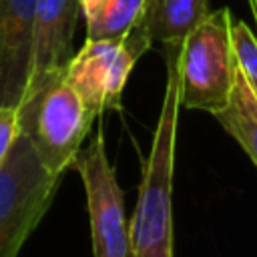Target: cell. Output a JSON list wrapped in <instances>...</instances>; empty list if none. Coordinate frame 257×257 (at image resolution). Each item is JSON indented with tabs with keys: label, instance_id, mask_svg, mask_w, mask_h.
Masks as SVG:
<instances>
[{
	"label": "cell",
	"instance_id": "obj_8",
	"mask_svg": "<svg viewBox=\"0 0 257 257\" xmlns=\"http://www.w3.org/2000/svg\"><path fill=\"white\" fill-rule=\"evenodd\" d=\"M36 0H0V106L18 108L24 96Z\"/></svg>",
	"mask_w": 257,
	"mask_h": 257
},
{
	"label": "cell",
	"instance_id": "obj_1",
	"mask_svg": "<svg viewBox=\"0 0 257 257\" xmlns=\"http://www.w3.org/2000/svg\"><path fill=\"white\" fill-rule=\"evenodd\" d=\"M167 48V86L153 135L135 213L128 221V257H173V169L181 106L179 42Z\"/></svg>",
	"mask_w": 257,
	"mask_h": 257
},
{
	"label": "cell",
	"instance_id": "obj_13",
	"mask_svg": "<svg viewBox=\"0 0 257 257\" xmlns=\"http://www.w3.org/2000/svg\"><path fill=\"white\" fill-rule=\"evenodd\" d=\"M18 135H20L18 108L0 106V165L4 163L8 151L12 149V145H14Z\"/></svg>",
	"mask_w": 257,
	"mask_h": 257
},
{
	"label": "cell",
	"instance_id": "obj_5",
	"mask_svg": "<svg viewBox=\"0 0 257 257\" xmlns=\"http://www.w3.org/2000/svg\"><path fill=\"white\" fill-rule=\"evenodd\" d=\"M151 44L149 32L141 22L120 40L86 38L80 50L68 60L64 80L94 116H100L104 110H118L126 78Z\"/></svg>",
	"mask_w": 257,
	"mask_h": 257
},
{
	"label": "cell",
	"instance_id": "obj_3",
	"mask_svg": "<svg viewBox=\"0 0 257 257\" xmlns=\"http://www.w3.org/2000/svg\"><path fill=\"white\" fill-rule=\"evenodd\" d=\"M60 179L42 167L20 133L0 165V257H18L52 205Z\"/></svg>",
	"mask_w": 257,
	"mask_h": 257
},
{
	"label": "cell",
	"instance_id": "obj_2",
	"mask_svg": "<svg viewBox=\"0 0 257 257\" xmlns=\"http://www.w3.org/2000/svg\"><path fill=\"white\" fill-rule=\"evenodd\" d=\"M96 116L84 106L64 72L20 102L18 122L42 167L62 177L84 143Z\"/></svg>",
	"mask_w": 257,
	"mask_h": 257
},
{
	"label": "cell",
	"instance_id": "obj_11",
	"mask_svg": "<svg viewBox=\"0 0 257 257\" xmlns=\"http://www.w3.org/2000/svg\"><path fill=\"white\" fill-rule=\"evenodd\" d=\"M147 0H102L98 10L86 18L88 40H120L143 18Z\"/></svg>",
	"mask_w": 257,
	"mask_h": 257
},
{
	"label": "cell",
	"instance_id": "obj_9",
	"mask_svg": "<svg viewBox=\"0 0 257 257\" xmlns=\"http://www.w3.org/2000/svg\"><path fill=\"white\" fill-rule=\"evenodd\" d=\"M209 0H147L141 24L151 42H181L205 16Z\"/></svg>",
	"mask_w": 257,
	"mask_h": 257
},
{
	"label": "cell",
	"instance_id": "obj_7",
	"mask_svg": "<svg viewBox=\"0 0 257 257\" xmlns=\"http://www.w3.org/2000/svg\"><path fill=\"white\" fill-rule=\"evenodd\" d=\"M78 14L80 8L76 0H36L30 70L22 100L64 72L74 54L72 44Z\"/></svg>",
	"mask_w": 257,
	"mask_h": 257
},
{
	"label": "cell",
	"instance_id": "obj_10",
	"mask_svg": "<svg viewBox=\"0 0 257 257\" xmlns=\"http://www.w3.org/2000/svg\"><path fill=\"white\" fill-rule=\"evenodd\" d=\"M219 124L243 147L257 167V96L235 64L233 86L223 108L213 112Z\"/></svg>",
	"mask_w": 257,
	"mask_h": 257
},
{
	"label": "cell",
	"instance_id": "obj_4",
	"mask_svg": "<svg viewBox=\"0 0 257 257\" xmlns=\"http://www.w3.org/2000/svg\"><path fill=\"white\" fill-rule=\"evenodd\" d=\"M231 22L229 8L209 12L179 42L177 62L183 106L213 114L229 100L235 76Z\"/></svg>",
	"mask_w": 257,
	"mask_h": 257
},
{
	"label": "cell",
	"instance_id": "obj_14",
	"mask_svg": "<svg viewBox=\"0 0 257 257\" xmlns=\"http://www.w3.org/2000/svg\"><path fill=\"white\" fill-rule=\"evenodd\" d=\"M76 2H78L80 12L84 14V20H86V18H90V16L98 10V6L102 4V0H76Z\"/></svg>",
	"mask_w": 257,
	"mask_h": 257
},
{
	"label": "cell",
	"instance_id": "obj_6",
	"mask_svg": "<svg viewBox=\"0 0 257 257\" xmlns=\"http://www.w3.org/2000/svg\"><path fill=\"white\" fill-rule=\"evenodd\" d=\"M70 169L80 175L84 185L94 257H128L124 195L106 155L102 126H98L88 147L76 153Z\"/></svg>",
	"mask_w": 257,
	"mask_h": 257
},
{
	"label": "cell",
	"instance_id": "obj_12",
	"mask_svg": "<svg viewBox=\"0 0 257 257\" xmlns=\"http://www.w3.org/2000/svg\"><path fill=\"white\" fill-rule=\"evenodd\" d=\"M231 46L237 68L257 96V36L243 20L231 22Z\"/></svg>",
	"mask_w": 257,
	"mask_h": 257
}]
</instances>
